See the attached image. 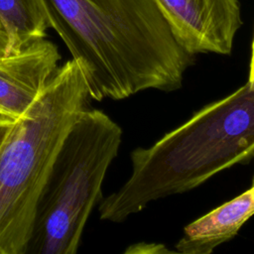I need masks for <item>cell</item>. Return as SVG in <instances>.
Masks as SVG:
<instances>
[{"label": "cell", "instance_id": "cell-1", "mask_svg": "<svg viewBox=\"0 0 254 254\" xmlns=\"http://www.w3.org/2000/svg\"><path fill=\"white\" fill-rule=\"evenodd\" d=\"M79 65L91 99L182 87L194 64L153 0H38Z\"/></svg>", "mask_w": 254, "mask_h": 254}, {"label": "cell", "instance_id": "cell-3", "mask_svg": "<svg viewBox=\"0 0 254 254\" xmlns=\"http://www.w3.org/2000/svg\"><path fill=\"white\" fill-rule=\"evenodd\" d=\"M90 99L84 75L71 59L12 124L0 146V254H26L52 165Z\"/></svg>", "mask_w": 254, "mask_h": 254}, {"label": "cell", "instance_id": "cell-2", "mask_svg": "<svg viewBox=\"0 0 254 254\" xmlns=\"http://www.w3.org/2000/svg\"><path fill=\"white\" fill-rule=\"evenodd\" d=\"M254 158V89L248 82L211 102L148 148L130 154L132 172L99 203L102 220L123 222L150 202L189 191Z\"/></svg>", "mask_w": 254, "mask_h": 254}, {"label": "cell", "instance_id": "cell-4", "mask_svg": "<svg viewBox=\"0 0 254 254\" xmlns=\"http://www.w3.org/2000/svg\"><path fill=\"white\" fill-rule=\"evenodd\" d=\"M121 141L122 129L107 114L90 108L81 113L64 137L39 196L26 254L76 253Z\"/></svg>", "mask_w": 254, "mask_h": 254}, {"label": "cell", "instance_id": "cell-5", "mask_svg": "<svg viewBox=\"0 0 254 254\" xmlns=\"http://www.w3.org/2000/svg\"><path fill=\"white\" fill-rule=\"evenodd\" d=\"M190 54L229 55L242 25L238 0H153Z\"/></svg>", "mask_w": 254, "mask_h": 254}, {"label": "cell", "instance_id": "cell-6", "mask_svg": "<svg viewBox=\"0 0 254 254\" xmlns=\"http://www.w3.org/2000/svg\"><path fill=\"white\" fill-rule=\"evenodd\" d=\"M60 60L58 47L46 38L0 55V109L15 119L23 115L59 69Z\"/></svg>", "mask_w": 254, "mask_h": 254}, {"label": "cell", "instance_id": "cell-7", "mask_svg": "<svg viewBox=\"0 0 254 254\" xmlns=\"http://www.w3.org/2000/svg\"><path fill=\"white\" fill-rule=\"evenodd\" d=\"M254 215V179L252 187L190 222L184 228L176 251L182 254H209L232 239L241 226Z\"/></svg>", "mask_w": 254, "mask_h": 254}, {"label": "cell", "instance_id": "cell-9", "mask_svg": "<svg viewBox=\"0 0 254 254\" xmlns=\"http://www.w3.org/2000/svg\"><path fill=\"white\" fill-rule=\"evenodd\" d=\"M8 47V36L6 30L0 20V55L6 54Z\"/></svg>", "mask_w": 254, "mask_h": 254}, {"label": "cell", "instance_id": "cell-11", "mask_svg": "<svg viewBox=\"0 0 254 254\" xmlns=\"http://www.w3.org/2000/svg\"><path fill=\"white\" fill-rule=\"evenodd\" d=\"M13 124V123H12ZM12 124H7V123H0V146L3 143L4 139L6 138L8 132L11 129Z\"/></svg>", "mask_w": 254, "mask_h": 254}, {"label": "cell", "instance_id": "cell-8", "mask_svg": "<svg viewBox=\"0 0 254 254\" xmlns=\"http://www.w3.org/2000/svg\"><path fill=\"white\" fill-rule=\"evenodd\" d=\"M0 20L8 36L6 54L46 38L49 25L37 0H0Z\"/></svg>", "mask_w": 254, "mask_h": 254}, {"label": "cell", "instance_id": "cell-10", "mask_svg": "<svg viewBox=\"0 0 254 254\" xmlns=\"http://www.w3.org/2000/svg\"><path fill=\"white\" fill-rule=\"evenodd\" d=\"M247 82L254 89V36H253V41H252L251 59H250V64H249V75H248Z\"/></svg>", "mask_w": 254, "mask_h": 254}]
</instances>
